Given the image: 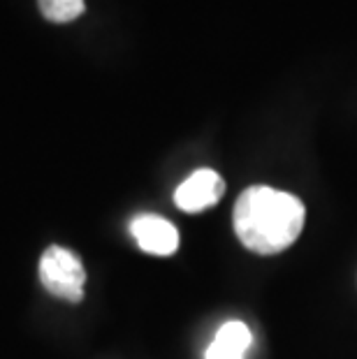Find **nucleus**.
I'll return each instance as SVG.
<instances>
[{
	"mask_svg": "<svg viewBox=\"0 0 357 359\" xmlns=\"http://www.w3.org/2000/svg\"><path fill=\"white\" fill-rule=\"evenodd\" d=\"M307 211L299 197L269 186H250L234 204V232L248 250L276 255L304 230Z\"/></svg>",
	"mask_w": 357,
	"mask_h": 359,
	"instance_id": "obj_1",
	"label": "nucleus"
},
{
	"mask_svg": "<svg viewBox=\"0 0 357 359\" xmlns=\"http://www.w3.org/2000/svg\"><path fill=\"white\" fill-rule=\"evenodd\" d=\"M40 280L58 299L79 304L83 299L86 271L79 255L63 246H49L40 259Z\"/></svg>",
	"mask_w": 357,
	"mask_h": 359,
	"instance_id": "obj_2",
	"label": "nucleus"
},
{
	"mask_svg": "<svg viewBox=\"0 0 357 359\" xmlns=\"http://www.w3.org/2000/svg\"><path fill=\"white\" fill-rule=\"evenodd\" d=\"M225 193V181L214 170H197L174 193V204L181 211L200 213L214 206Z\"/></svg>",
	"mask_w": 357,
	"mask_h": 359,
	"instance_id": "obj_3",
	"label": "nucleus"
},
{
	"mask_svg": "<svg viewBox=\"0 0 357 359\" xmlns=\"http://www.w3.org/2000/svg\"><path fill=\"white\" fill-rule=\"evenodd\" d=\"M130 232L137 241V246L149 255H172L179 248V232L170 220H165L154 213H144L133 220Z\"/></svg>",
	"mask_w": 357,
	"mask_h": 359,
	"instance_id": "obj_4",
	"label": "nucleus"
},
{
	"mask_svg": "<svg viewBox=\"0 0 357 359\" xmlns=\"http://www.w3.org/2000/svg\"><path fill=\"white\" fill-rule=\"evenodd\" d=\"M253 346V334L241 320H227L216 332L214 343L207 350V359H244Z\"/></svg>",
	"mask_w": 357,
	"mask_h": 359,
	"instance_id": "obj_5",
	"label": "nucleus"
},
{
	"mask_svg": "<svg viewBox=\"0 0 357 359\" xmlns=\"http://www.w3.org/2000/svg\"><path fill=\"white\" fill-rule=\"evenodd\" d=\"M42 17L51 24H70L86 10V0H37Z\"/></svg>",
	"mask_w": 357,
	"mask_h": 359,
	"instance_id": "obj_6",
	"label": "nucleus"
}]
</instances>
